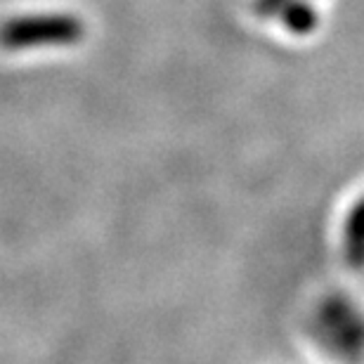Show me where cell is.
<instances>
[{"label":"cell","instance_id":"obj_1","mask_svg":"<svg viewBox=\"0 0 364 364\" xmlns=\"http://www.w3.org/2000/svg\"><path fill=\"white\" fill-rule=\"evenodd\" d=\"M81 36V21L64 14H41L7 21L0 41L7 48H31L33 43H71Z\"/></svg>","mask_w":364,"mask_h":364}]
</instances>
